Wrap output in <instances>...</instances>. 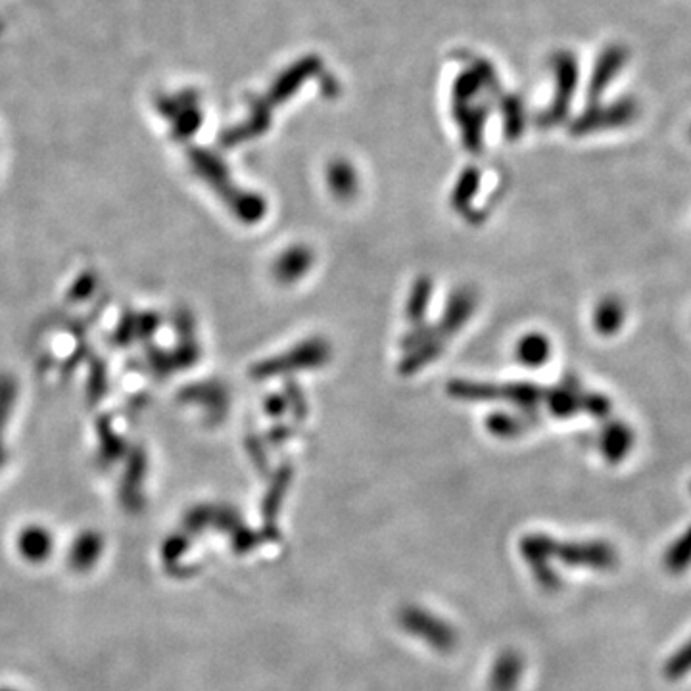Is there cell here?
Instances as JSON below:
<instances>
[{"mask_svg":"<svg viewBox=\"0 0 691 691\" xmlns=\"http://www.w3.org/2000/svg\"><path fill=\"white\" fill-rule=\"evenodd\" d=\"M559 557L574 567H590L596 571H609L619 563L617 551L607 542H578L557 549Z\"/></svg>","mask_w":691,"mask_h":691,"instance_id":"cell-1","label":"cell"},{"mask_svg":"<svg viewBox=\"0 0 691 691\" xmlns=\"http://www.w3.org/2000/svg\"><path fill=\"white\" fill-rule=\"evenodd\" d=\"M634 442L636 434L632 427L622 421H611L601 432L599 452L607 459V463L619 465L634 450Z\"/></svg>","mask_w":691,"mask_h":691,"instance_id":"cell-2","label":"cell"},{"mask_svg":"<svg viewBox=\"0 0 691 691\" xmlns=\"http://www.w3.org/2000/svg\"><path fill=\"white\" fill-rule=\"evenodd\" d=\"M624 321H626L624 304L615 296L603 298L597 304L594 315H592L594 329L601 336H613V334L619 333L620 329L624 327Z\"/></svg>","mask_w":691,"mask_h":691,"instance_id":"cell-3","label":"cell"},{"mask_svg":"<svg viewBox=\"0 0 691 691\" xmlns=\"http://www.w3.org/2000/svg\"><path fill=\"white\" fill-rule=\"evenodd\" d=\"M549 354H551V344L546 334H526L517 344V358L528 367H538L546 363Z\"/></svg>","mask_w":691,"mask_h":691,"instance_id":"cell-4","label":"cell"},{"mask_svg":"<svg viewBox=\"0 0 691 691\" xmlns=\"http://www.w3.org/2000/svg\"><path fill=\"white\" fill-rule=\"evenodd\" d=\"M663 565L670 574H682L691 565V525L668 546Z\"/></svg>","mask_w":691,"mask_h":691,"instance_id":"cell-5","label":"cell"},{"mask_svg":"<svg viewBox=\"0 0 691 691\" xmlns=\"http://www.w3.org/2000/svg\"><path fill=\"white\" fill-rule=\"evenodd\" d=\"M691 672V638L682 645L678 651H674L665 663V676L668 680H682Z\"/></svg>","mask_w":691,"mask_h":691,"instance_id":"cell-6","label":"cell"},{"mask_svg":"<svg viewBox=\"0 0 691 691\" xmlns=\"http://www.w3.org/2000/svg\"><path fill=\"white\" fill-rule=\"evenodd\" d=\"M584 411L594 417H607L611 413V402L603 394H584Z\"/></svg>","mask_w":691,"mask_h":691,"instance_id":"cell-7","label":"cell"},{"mask_svg":"<svg viewBox=\"0 0 691 691\" xmlns=\"http://www.w3.org/2000/svg\"><path fill=\"white\" fill-rule=\"evenodd\" d=\"M690 490H691V484H690Z\"/></svg>","mask_w":691,"mask_h":691,"instance_id":"cell-8","label":"cell"}]
</instances>
